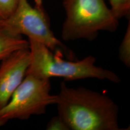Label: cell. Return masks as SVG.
Masks as SVG:
<instances>
[{
  "label": "cell",
  "mask_w": 130,
  "mask_h": 130,
  "mask_svg": "<svg viewBox=\"0 0 130 130\" xmlns=\"http://www.w3.org/2000/svg\"><path fill=\"white\" fill-rule=\"evenodd\" d=\"M25 48H29L28 40L0 31V63L14 52Z\"/></svg>",
  "instance_id": "obj_7"
},
{
  "label": "cell",
  "mask_w": 130,
  "mask_h": 130,
  "mask_svg": "<svg viewBox=\"0 0 130 130\" xmlns=\"http://www.w3.org/2000/svg\"><path fill=\"white\" fill-rule=\"evenodd\" d=\"M50 79L27 74L10 99L0 109V126L13 119L27 120L45 114L49 105L56 104V95L51 93Z\"/></svg>",
  "instance_id": "obj_5"
},
{
  "label": "cell",
  "mask_w": 130,
  "mask_h": 130,
  "mask_svg": "<svg viewBox=\"0 0 130 130\" xmlns=\"http://www.w3.org/2000/svg\"><path fill=\"white\" fill-rule=\"evenodd\" d=\"M110 8L119 20L122 18L129 19L130 0H108Z\"/></svg>",
  "instance_id": "obj_9"
},
{
  "label": "cell",
  "mask_w": 130,
  "mask_h": 130,
  "mask_svg": "<svg viewBox=\"0 0 130 130\" xmlns=\"http://www.w3.org/2000/svg\"><path fill=\"white\" fill-rule=\"evenodd\" d=\"M58 115L70 130H120L119 107L104 93L61 82L56 95Z\"/></svg>",
  "instance_id": "obj_1"
},
{
  "label": "cell",
  "mask_w": 130,
  "mask_h": 130,
  "mask_svg": "<svg viewBox=\"0 0 130 130\" xmlns=\"http://www.w3.org/2000/svg\"><path fill=\"white\" fill-rule=\"evenodd\" d=\"M18 0H0V20L7 19L17 6Z\"/></svg>",
  "instance_id": "obj_10"
},
{
  "label": "cell",
  "mask_w": 130,
  "mask_h": 130,
  "mask_svg": "<svg viewBox=\"0 0 130 130\" xmlns=\"http://www.w3.org/2000/svg\"><path fill=\"white\" fill-rule=\"evenodd\" d=\"M30 63L29 48L18 50L0 63V109L23 81Z\"/></svg>",
  "instance_id": "obj_6"
},
{
  "label": "cell",
  "mask_w": 130,
  "mask_h": 130,
  "mask_svg": "<svg viewBox=\"0 0 130 130\" xmlns=\"http://www.w3.org/2000/svg\"><path fill=\"white\" fill-rule=\"evenodd\" d=\"M0 31L13 36H25L28 40L39 42L56 54L74 58L72 52L52 31L42 0H35L34 6L28 0H18L13 13L7 19L0 20Z\"/></svg>",
  "instance_id": "obj_4"
},
{
  "label": "cell",
  "mask_w": 130,
  "mask_h": 130,
  "mask_svg": "<svg viewBox=\"0 0 130 130\" xmlns=\"http://www.w3.org/2000/svg\"><path fill=\"white\" fill-rule=\"evenodd\" d=\"M47 130H70L65 122L58 115L53 117L46 126Z\"/></svg>",
  "instance_id": "obj_11"
},
{
  "label": "cell",
  "mask_w": 130,
  "mask_h": 130,
  "mask_svg": "<svg viewBox=\"0 0 130 130\" xmlns=\"http://www.w3.org/2000/svg\"><path fill=\"white\" fill-rule=\"evenodd\" d=\"M120 61L126 68L130 67V22L129 21L124 36L118 50Z\"/></svg>",
  "instance_id": "obj_8"
},
{
  "label": "cell",
  "mask_w": 130,
  "mask_h": 130,
  "mask_svg": "<svg viewBox=\"0 0 130 130\" xmlns=\"http://www.w3.org/2000/svg\"><path fill=\"white\" fill-rule=\"evenodd\" d=\"M28 40L30 63L27 74L41 78L60 77L65 81L96 78L114 83L121 82L116 73L96 66L94 56H88L80 60H66L39 42Z\"/></svg>",
  "instance_id": "obj_2"
},
{
  "label": "cell",
  "mask_w": 130,
  "mask_h": 130,
  "mask_svg": "<svg viewBox=\"0 0 130 130\" xmlns=\"http://www.w3.org/2000/svg\"><path fill=\"white\" fill-rule=\"evenodd\" d=\"M66 18L61 29L64 41L95 40L100 31L114 32L119 20L105 0H63Z\"/></svg>",
  "instance_id": "obj_3"
}]
</instances>
